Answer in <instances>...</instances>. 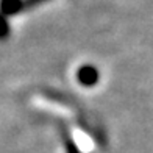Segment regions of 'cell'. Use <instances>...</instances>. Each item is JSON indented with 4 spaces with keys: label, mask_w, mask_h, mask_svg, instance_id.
Instances as JSON below:
<instances>
[{
    "label": "cell",
    "mask_w": 153,
    "mask_h": 153,
    "mask_svg": "<svg viewBox=\"0 0 153 153\" xmlns=\"http://www.w3.org/2000/svg\"><path fill=\"white\" fill-rule=\"evenodd\" d=\"M76 78L83 86H94L99 81V72L94 66H83L78 69Z\"/></svg>",
    "instance_id": "6da1fadb"
},
{
    "label": "cell",
    "mask_w": 153,
    "mask_h": 153,
    "mask_svg": "<svg viewBox=\"0 0 153 153\" xmlns=\"http://www.w3.org/2000/svg\"><path fill=\"white\" fill-rule=\"evenodd\" d=\"M24 11V0H0V13L3 16H14Z\"/></svg>",
    "instance_id": "7a4b0ae2"
},
{
    "label": "cell",
    "mask_w": 153,
    "mask_h": 153,
    "mask_svg": "<svg viewBox=\"0 0 153 153\" xmlns=\"http://www.w3.org/2000/svg\"><path fill=\"white\" fill-rule=\"evenodd\" d=\"M10 31H11V28H10V24H8V17L0 13V41H5L8 38Z\"/></svg>",
    "instance_id": "3957f363"
},
{
    "label": "cell",
    "mask_w": 153,
    "mask_h": 153,
    "mask_svg": "<svg viewBox=\"0 0 153 153\" xmlns=\"http://www.w3.org/2000/svg\"><path fill=\"white\" fill-rule=\"evenodd\" d=\"M44 2H47V0H24V10H31Z\"/></svg>",
    "instance_id": "277c9868"
}]
</instances>
